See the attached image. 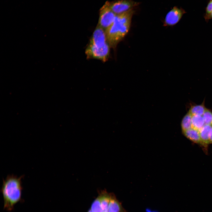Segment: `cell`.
I'll return each instance as SVG.
<instances>
[{
    "mask_svg": "<svg viewBox=\"0 0 212 212\" xmlns=\"http://www.w3.org/2000/svg\"><path fill=\"white\" fill-rule=\"evenodd\" d=\"M24 175L18 177L14 175H8L3 179L1 189L4 200V209L11 212L14 209V206L22 201V192L23 189L22 180Z\"/></svg>",
    "mask_w": 212,
    "mask_h": 212,
    "instance_id": "6da1fadb",
    "label": "cell"
},
{
    "mask_svg": "<svg viewBox=\"0 0 212 212\" xmlns=\"http://www.w3.org/2000/svg\"><path fill=\"white\" fill-rule=\"evenodd\" d=\"M134 13V10L132 9L116 15L113 23L105 30L107 40L111 47H116L127 35L130 29Z\"/></svg>",
    "mask_w": 212,
    "mask_h": 212,
    "instance_id": "7a4b0ae2",
    "label": "cell"
},
{
    "mask_svg": "<svg viewBox=\"0 0 212 212\" xmlns=\"http://www.w3.org/2000/svg\"><path fill=\"white\" fill-rule=\"evenodd\" d=\"M111 194L106 190L98 191L97 196L93 201L87 212H105L108 206Z\"/></svg>",
    "mask_w": 212,
    "mask_h": 212,
    "instance_id": "3957f363",
    "label": "cell"
},
{
    "mask_svg": "<svg viewBox=\"0 0 212 212\" xmlns=\"http://www.w3.org/2000/svg\"><path fill=\"white\" fill-rule=\"evenodd\" d=\"M109 45L108 43L102 46H96L89 44L85 50L87 58L98 59L104 62L106 61L110 54Z\"/></svg>",
    "mask_w": 212,
    "mask_h": 212,
    "instance_id": "277c9868",
    "label": "cell"
},
{
    "mask_svg": "<svg viewBox=\"0 0 212 212\" xmlns=\"http://www.w3.org/2000/svg\"><path fill=\"white\" fill-rule=\"evenodd\" d=\"M116 16L111 9L109 2L107 1L100 10L98 25L106 30L113 23Z\"/></svg>",
    "mask_w": 212,
    "mask_h": 212,
    "instance_id": "5b68a950",
    "label": "cell"
},
{
    "mask_svg": "<svg viewBox=\"0 0 212 212\" xmlns=\"http://www.w3.org/2000/svg\"><path fill=\"white\" fill-rule=\"evenodd\" d=\"M109 2L111 9L116 15L122 14L133 9L139 4V3L132 0H118Z\"/></svg>",
    "mask_w": 212,
    "mask_h": 212,
    "instance_id": "8992f818",
    "label": "cell"
},
{
    "mask_svg": "<svg viewBox=\"0 0 212 212\" xmlns=\"http://www.w3.org/2000/svg\"><path fill=\"white\" fill-rule=\"evenodd\" d=\"M186 11L181 7H173L166 14L163 22L165 26H173L181 20Z\"/></svg>",
    "mask_w": 212,
    "mask_h": 212,
    "instance_id": "52a82bcc",
    "label": "cell"
},
{
    "mask_svg": "<svg viewBox=\"0 0 212 212\" xmlns=\"http://www.w3.org/2000/svg\"><path fill=\"white\" fill-rule=\"evenodd\" d=\"M105 212H127L123 207L121 203L117 199L115 195L112 193L110 201Z\"/></svg>",
    "mask_w": 212,
    "mask_h": 212,
    "instance_id": "ba28073f",
    "label": "cell"
},
{
    "mask_svg": "<svg viewBox=\"0 0 212 212\" xmlns=\"http://www.w3.org/2000/svg\"><path fill=\"white\" fill-rule=\"evenodd\" d=\"M199 131L202 145L207 146L210 144V138L212 132V125L205 124Z\"/></svg>",
    "mask_w": 212,
    "mask_h": 212,
    "instance_id": "9c48e42d",
    "label": "cell"
},
{
    "mask_svg": "<svg viewBox=\"0 0 212 212\" xmlns=\"http://www.w3.org/2000/svg\"><path fill=\"white\" fill-rule=\"evenodd\" d=\"M182 132L184 135L191 141L202 145L199 130L192 127Z\"/></svg>",
    "mask_w": 212,
    "mask_h": 212,
    "instance_id": "30bf717a",
    "label": "cell"
},
{
    "mask_svg": "<svg viewBox=\"0 0 212 212\" xmlns=\"http://www.w3.org/2000/svg\"><path fill=\"white\" fill-rule=\"evenodd\" d=\"M203 116L199 115H192V127L199 130L205 125Z\"/></svg>",
    "mask_w": 212,
    "mask_h": 212,
    "instance_id": "8fae6325",
    "label": "cell"
},
{
    "mask_svg": "<svg viewBox=\"0 0 212 212\" xmlns=\"http://www.w3.org/2000/svg\"><path fill=\"white\" fill-rule=\"evenodd\" d=\"M192 115L189 112L184 116L181 123L182 131L192 128Z\"/></svg>",
    "mask_w": 212,
    "mask_h": 212,
    "instance_id": "7c38bea8",
    "label": "cell"
},
{
    "mask_svg": "<svg viewBox=\"0 0 212 212\" xmlns=\"http://www.w3.org/2000/svg\"><path fill=\"white\" fill-rule=\"evenodd\" d=\"M206 109L204 104L202 103L201 105L192 106L188 112L192 115H199L202 116Z\"/></svg>",
    "mask_w": 212,
    "mask_h": 212,
    "instance_id": "4fadbf2b",
    "label": "cell"
},
{
    "mask_svg": "<svg viewBox=\"0 0 212 212\" xmlns=\"http://www.w3.org/2000/svg\"><path fill=\"white\" fill-rule=\"evenodd\" d=\"M205 124L212 125V112L206 108L202 115Z\"/></svg>",
    "mask_w": 212,
    "mask_h": 212,
    "instance_id": "5bb4252c",
    "label": "cell"
},
{
    "mask_svg": "<svg viewBox=\"0 0 212 212\" xmlns=\"http://www.w3.org/2000/svg\"><path fill=\"white\" fill-rule=\"evenodd\" d=\"M212 11V0H208L205 8V13L204 14V18L207 16Z\"/></svg>",
    "mask_w": 212,
    "mask_h": 212,
    "instance_id": "9a60e30c",
    "label": "cell"
},
{
    "mask_svg": "<svg viewBox=\"0 0 212 212\" xmlns=\"http://www.w3.org/2000/svg\"><path fill=\"white\" fill-rule=\"evenodd\" d=\"M205 21L207 22L209 20L212 19V11L206 17L204 18Z\"/></svg>",
    "mask_w": 212,
    "mask_h": 212,
    "instance_id": "2e32d148",
    "label": "cell"
},
{
    "mask_svg": "<svg viewBox=\"0 0 212 212\" xmlns=\"http://www.w3.org/2000/svg\"><path fill=\"white\" fill-rule=\"evenodd\" d=\"M212 132L211 133V135L210 138V144H212Z\"/></svg>",
    "mask_w": 212,
    "mask_h": 212,
    "instance_id": "e0dca14e",
    "label": "cell"
}]
</instances>
